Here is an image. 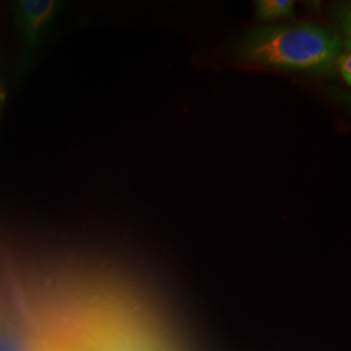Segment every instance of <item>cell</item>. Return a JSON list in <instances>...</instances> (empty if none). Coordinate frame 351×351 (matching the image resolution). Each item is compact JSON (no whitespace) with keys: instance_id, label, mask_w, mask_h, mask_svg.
<instances>
[{"instance_id":"obj_1","label":"cell","mask_w":351,"mask_h":351,"mask_svg":"<svg viewBox=\"0 0 351 351\" xmlns=\"http://www.w3.org/2000/svg\"><path fill=\"white\" fill-rule=\"evenodd\" d=\"M346 47L339 33L311 23L274 24L252 29L236 51L247 63L295 72L329 73Z\"/></svg>"},{"instance_id":"obj_2","label":"cell","mask_w":351,"mask_h":351,"mask_svg":"<svg viewBox=\"0 0 351 351\" xmlns=\"http://www.w3.org/2000/svg\"><path fill=\"white\" fill-rule=\"evenodd\" d=\"M62 3L55 0H20L14 7V19L21 39V52L14 66V75H20L30 63L34 51L47 34Z\"/></svg>"},{"instance_id":"obj_4","label":"cell","mask_w":351,"mask_h":351,"mask_svg":"<svg viewBox=\"0 0 351 351\" xmlns=\"http://www.w3.org/2000/svg\"><path fill=\"white\" fill-rule=\"evenodd\" d=\"M350 53H342L337 60V65L336 68L339 69V75L342 77L343 82L350 86L351 85V64H350Z\"/></svg>"},{"instance_id":"obj_3","label":"cell","mask_w":351,"mask_h":351,"mask_svg":"<svg viewBox=\"0 0 351 351\" xmlns=\"http://www.w3.org/2000/svg\"><path fill=\"white\" fill-rule=\"evenodd\" d=\"M256 17L261 21H274L288 19L294 13V1L291 0H259L255 3Z\"/></svg>"},{"instance_id":"obj_5","label":"cell","mask_w":351,"mask_h":351,"mask_svg":"<svg viewBox=\"0 0 351 351\" xmlns=\"http://www.w3.org/2000/svg\"><path fill=\"white\" fill-rule=\"evenodd\" d=\"M339 19H341V27L343 30V34L348 37V40H350V12L349 7H342L339 12Z\"/></svg>"}]
</instances>
